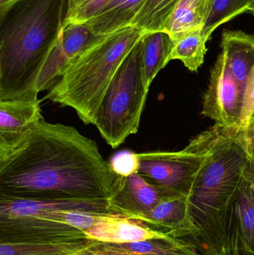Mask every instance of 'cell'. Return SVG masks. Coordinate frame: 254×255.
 Here are the masks:
<instances>
[{
    "instance_id": "6da1fadb",
    "label": "cell",
    "mask_w": 254,
    "mask_h": 255,
    "mask_svg": "<svg viewBox=\"0 0 254 255\" xmlns=\"http://www.w3.org/2000/svg\"><path fill=\"white\" fill-rule=\"evenodd\" d=\"M123 178L104 160L96 142L75 127L44 119L0 153V196L110 199Z\"/></svg>"
},
{
    "instance_id": "7a4b0ae2",
    "label": "cell",
    "mask_w": 254,
    "mask_h": 255,
    "mask_svg": "<svg viewBox=\"0 0 254 255\" xmlns=\"http://www.w3.org/2000/svg\"><path fill=\"white\" fill-rule=\"evenodd\" d=\"M249 159L247 128L213 127L208 152L188 196L195 231L189 243L202 255H244L232 206Z\"/></svg>"
},
{
    "instance_id": "3957f363",
    "label": "cell",
    "mask_w": 254,
    "mask_h": 255,
    "mask_svg": "<svg viewBox=\"0 0 254 255\" xmlns=\"http://www.w3.org/2000/svg\"><path fill=\"white\" fill-rule=\"evenodd\" d=\"M69 0H15L0 10V101L38 97L42 70L62 33Z\"/></svg>"
},
{
    "instance_id": "277c9868",
    "label": "cell",
    "mask_w": 254,
    "mask_h": 255,
    "mask_svg": "<svg viewBox=\"0 0 254 255\" xmlns=\"http://www.w3.org/2000/svg\"><path fill=\"white\" fill-rule=\"evenodd\" d=\"M143 34L130 25L102 36L70 63L45 99L72 108L84 124L93 125L116 70Z\"/></svg>"
},
{
    "instance_id": "5b68a950",
    "label": "cell",
    "mask_w": 254,
    "mask_h": 255,
    "mask_svg": "<svg viewBox=\"0 0 254 255\" xmlns=\"http://www.w3.org/2000/svg\"><path fill=\"white\" fill-rule=\"evenodd\" d=\"M149 88L140 38L116 70L94 119L93 125L112 148H118L138 131Z\"/></svg>"
},
{
    "instance_id": "8992f818",
    "label": "cell",
    "mask_w": 254,
    "mask_h": 255,
    "mask_svg": "<svg viewBox=\"0 0 254 255\" xmlns=\"http://www.w3.org/2000/svg\"><path fill=\"white\" fill-rule=\"evenodd\" d=\"M213 136L212 127L195 136L181 151L137 153V174L152 184L188 196Z\"/></svg>"
},
{
    "instance_id": "52a82bcc",
    "label": "cell",
    "mask_w": 254,
    "mask_h": 255,
    "mask_svg": "<svg viewBox=\"0 0 254 255\" xmlns=\"http://www.w3.org/2000/svg\"><path fill=\"white\" fill-rule=\"evenodd\" d=\"M244 90L221 52L210 73L208 88L203 98L202 115L225 127L243 128Z\"/></svg>"
},
{
    "instance_id": "ba28073f",
    "label": "cell",
    "mask_w": 254,
    "mask_h": 255,
    "mask_svg": "<svg viewBox=\"0 0 254 255\" xmlns=\"http://www.w3.org/2000/svg\"><path fill=\"white\" fill-rule=\"evenodd\" d=\"M102 36L92 32L86 24L64 25L62 33L49 55L37 83V91L51 89L70 63Z\"/></svg>"
},
{
    "instance_id": "9c48e42d",
    "label": "cell",
    "mask_w": 254,
    "mask_h": 255,
    "mask_svg": "<svg viewBox=\"0 0 254 255\" xmlns=\"http://www.w3.org/2000/svg\"><path fill=\"white\" fill-rule=\"evenodd\" d=\"M61 211L117 214L107 199H27L0 196V218L43 217Z\"/></svg>"
},
{
    "instance_id": "30bf717a",
    "label": "cell",
    "mask_w": 254,
    "mask_h": 255,
    "mask_svg": "<svg viewBox=\"0 0 254 255\" xmlns=\"http://www.w3.org/2000/svg\"><path fill=\"white\" fill-rule=\"evenodd\" d=\"M89 239L85 231L41 217L0 218V243Z\"/></svg>"
},
{
    "instance_id": "8fae6325",
    "label": "cell",
    "mask_w": 254,
    "mask_h": 255,
    "mask_svg": "<svg viewBox=\"0 0 254 255\" xmlns=\"http://www.w3.org/2000/svg\"><path fill=\"white\" fill-rule=\"evenodd\" d=\"M127 218L141 222L171 238L186 240L188 242L195 235L189 217L188 196L181 193L163 199L151 211Z\"/></svg>"
},
{
    "instance_id": "7c38bea8",
    "label": "cell",
    "mask_w": 254,
    "mask_h": 255,
    "mask_svg": "<svg viewBox=\"0 0 254 255\" xmlns=\"http://www.w3.org/2000/svg\"><path fill=\"white\" fill-rule=\"evenodd\" d=\"M38 97L0 101V153L17 143L43 120Z\"/></svg>"
},
{
    "instance_id": "4fadbf2b",
    "label": "cell",
    "mask_w": 254,
    "mask_h": 255,
    "mask_svg": "<svg viewBox=\"0 0 254 255\" xmlns=\"http://www.w3.org/2000/svg\"><path fill=\"white\" fill-rule=\"evenodd\" d=\"M176 193H179L152 184L134 173L124 177L122 187L110 200L117 214L129 217L151 211L163 199Z\"/></svg>"
},
{
    "instance_id": "5bb4252c",
    "label": "cell",
    "mask_w": 254,
    "mask_h": 255,
    "mask_svg": "<svg viewBox=\"0 0 254 255\" xmlns=\"http://www.w3.org/2000/svg\"><path fill=\"white\" fill-rule=\"evenodd\" d=\"M85 232L89 240L107 244H128L151 240H176L141 222L131 220L122 214L115 213L105 214L100 221L85 230Z\"/></svg>"
},
{
    "instance_id": "9a60e30c",
    "label": "cell",
    "mask_w": 254,
    "mask_h": 255,
    "mask_svg": "<svg viewBox=\"0 0 254 255\" xmlns=\"http://www.w3.org/2000/svg\"><path fill=\"white\" fill-rule=\"evenodd\" d=\"M88 250L116 255H202L186 240H151L128 244H107L93 241Z\"/></svg>"
},
{
    "instance_id": "2e32d148",
    "label": "cell",
    "mask_w": 254,
    "mask_h": 255,
    "mask_svg": "<svg viewBox=\"0 0 254 255\" xmlns=\"http://www.w3.org/2000/svg\"><path fill=\"white\" fill-rule=\"evenodd\" d=\"M220 46L234 77L245 90L254 67V34L241 30H224Z\"/></svg>"
},
{
    "instance_id": "e0dca14e",
    "label": "cell",
    "mask_w": 254,
    "mask_h": 255,
    "mask_svg": "<svg viewBox=\"0 0 254 255\" xmlns=\"http://www.w3.org/2000/svg\"><path fill=\"white\" fill-rule=\"evenodd\" d=\"M146 1L112 0L98 15L85 24L96 35H108L131 25Z\"/></svg>"
},
{
    "instance_id": "ac0fdd59",
    "label": "cell",
    "mask_w": 254,
    "mask_h": 255,
    "mask_svg": "<svg viewBox=\"0 0 254 255\" xmlns=\"http://www.w3.org/2000/svg\"><path fill=\"white\" fill-rule=\"evenodd\" d=\"M141 40L143 69L150 87L157 75L170 62L174 41L164 31L144 33Z\"/></svg>"
},
{
    "instance_id": "d6986e66",
    "label": "cell",
    "mask_w": 254,
    "mask_h": 255,
    "mask_svg": "<svg viewBox=\"0 0 254 255\" xmlns=\"http://www.w3.org/2000/svg\"><path fill=\"white\" fill-rule=\"evenodd\" d=\"M92 240L47 242L0 243V255H79Z\"/></svg>"
},
{
    "instance_id": "ffe728a7",
    "label": "cell",
    "mask_w": 254,
    "mask_h": 255,
    "mask_svg": "<svg viewBox=\"0 0 254 255\" xmlns=\"http://www.w3.org/2000/svg\"><path fill=\"white\" fill-rule=\"evenodd\" d=\"M205 17V0H180L164 31L174 40L189 31L202 30Z\"/></svg>"
},
{
    "instance_id": "44dd1931",
    "label": "cell",
    "mask_w": 254,
    "mask_h": 255,
    "mask_svg": "<svg viewBox=\"0 0 254 255\" xmlns=\"http://www.w3.org/2000/svg\"><path fill=\"white\" fill-rule=\"evenodd\" d=\"M174 41L170 61L179 60L191 72H196L202 65L207 52L208 40L203 36L201 29L185 33Z\"/></svg>"
},
{
    "instance_id": "7402d4cb",
    "label": "cell",
    "mask_w": 254,
    "mask_h": 255,
    "mask_svg": "<svg viewBox=\"0 0 254 255\" xmlns=\"http://www.w3.org/2000/svg\"><path fill=\"white\" fill-rule=\"evenodd\" d=\"M180 0H146L131 25L143 32L164 31Z\"/></svg>"
},
{
    "instance_id": "603a6c76",
    "label": "cell",
    "mask_w": 254,
    "mask_h": 255,
    "mask_svg": "<svg viewBox=\"0 0 254 255\" xmlns=\"http://www.w3.org/2000/svg\"><path fill=\"white\" fill-rule=\"evenodd\" d=\"M252 0H211L201 30L203 36L210 40L218 27L242 13L249 12Z\"/></svg>"
},
{
    "instance_id": "cb8c5ba5",
    "label": "cell",
    "mask_w": 254,
    "mask_h": 255,
    "mask_svg": "<svg viewBox=\"0 0 254 255\" xmlns=\"http://www.w3.org/2000/svg\"><path fill=\"white\" fill-rule=\"evenodd\" d=\"M112 0H69L68 13L64 25L85 24Z\"/></svg>"
},
{
    "instance_id": "d4e9b609",
    "label": "cell",
    "mask_w": 254,
    "mask_h": 255,
    "mask_svg": "<svg viewBox=\"0 0 254 255\" xmlns=\"http://www.w3.org/2000/svg\"><path fill=\"white\" fill-rule=\"evenodd\" d=\"M110 163L115 172L123 177L137 173L139 159L137 153L132 151H122L112 157Z\"/></svg>"
},
{
    "instance_id": "484cf974",
    "label": "cell",
    "mask_w": 254,
    "mask_h": 255,
    "mask_svg": "<svg viewBox=\"0 0 254 255\" xmlns=\"http://www.w3.org/2000/svg\"><path fill=\"white\" fill-rule=\"evenodd\" d=\"M254 115V67L248 78L244 90L243 100V117L242 124L243 128L248 127L251 120Z\"/></svg>"
},
{
    "instance_id": "4316f807",
    "label": "cell",
    "mask_w": 254,
    "mask_h": 255,
    "mask_svg": "<svg viewBox=\"0 0 254 255\" xmlns=\"http://www.w3.org/2000/svg\"><path fill=\"white\" fill-rule=\"evenodd\" d=\"M79 255H107V254H101V253H94V252L89 251L87 249L84 250L82 253H81Z\"/></svg>"
},
{
    "instance_id": "83f0119b",
    "label": "cell",
    "mask_w": 254,
    "mask_h": 255,
    "mask_svg": "<svg viewBox=\"0 0 254 255\" xmlns=\"http://www.w3.org/2000/svg\"><path fill=\"white\" fill-rule=\"evenodd\" d=\"M13 1H15V0H0V10L5 7L6 6L13 2Z\"/></svg>"
},
{
    "instance_id": "f1b7e54d",
    "label": "cell",
    "mask_w": 254,
    "mask_h": 255,
    "mask_svg": "<svg viewBox=\"0 0 254 255\" xmlns=\"http://www.w3.org/2000/svg\"><path fill=\"white\" fill-rule=\"evenodd\" d=\"M249 12L254 15V0H252V4H251L250 9Z\"/></svg>"
},
{
    "instance_id": "f546056e",
    "label": "cell",
    "mask_w": 254,
    "mask_h": 255,
    "mask_svg": "<svg viewBox=\"0 0 254 255\" xmlns=\"http://www.w3.org/2000/svg\"><path fill=\"white\" fill-rule=\"evenodd\" d=\"M210 1H211V0H205L206 12H207V9L208 7L209 4H210Z\"/></svg>"
}]
</instances>
